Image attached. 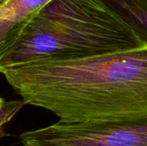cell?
<instances>
[{
    "mask_svg": "<svg viewBox=\"0 0 147 146\" xmlns=\"http://www.w3.org/2000/svg\"><path fill=\"white\" fill-rule=\"evenodd\" d=\"M25 104L65 122L147 118V45L68 60H41L2 71Z\"/></svg>",
    "mask_w": 147,
    "mask_h": 146,
    "instance_id": "6da1fadb",
    "label": "cell"
},
{
    "mask_svg": "<svg viewBox=\"0 0 147 146\" xmlns=\"http://www.w3.org/2000/svg\"><path fill=\"white\" fill-rule=\"evenodd\" d=\"M142 46L102 0H52L0 63V73L31 62L90 58Z\"/></svg>",
    "mask_w": 147,
    "mask_h": 146,
    "instance_id": "7a4b0ae2",
    "label": "cell"
},
{
    "mask_svg": "<svg viewBox=\"0 0 147 146\" xmlns=\"http://www.w3.org/2000/svg\"><path fill=\"white\" fill-rule=\"evenodd\" d=\"M22 146H147V118L58 122L20 135Z\"/></svg>",
    "mask_w": 147,
    "mask_h": 146,
    "instance_id": "3957f363",
    "label": "cell"
},
{
    "mask_svg": "<svg viewBox=\"0 0 147 146\" xmlns=\"http://www.w3.org/2000/svg\"><path fill=\"white\" fill-rule=\"evenodd\" d=\"M52 0H9L0 6V63L18 43L26 27Z\"/></svg>",
    "mask_w": 147,
    "mask_h": 146,
    "instance_id": "277c9868",
    "label": "cell"
},
{
    "mask_svg": "<svg viewBox=\"0 0 147 146\" xmlns=\"http://www.w3.org/2000/svg\"><path fill=\"white\" fill-rule=\"evenodd\" d=\"M137 36L147 45V0H102Z\"/></svg>",
    "mask_w": 147,
    "mask_h": 146,
    "instance_id": "5b68a950",
    "label": "cell"
},
{
    "mask_svg": "<svg viewBox=\"0 0 147 146\" xmlns=\"http://www.w3.org/2000/svg\"><path fill=\"white\" fill-rule=\"evenodd\" d=\"M23 101H3L0 104V138L5 136L3 126L9 122L24 106Z\"/></svg>",
    "mask_w": 147,
    "mask_h": 146,
    "instance_id": "8992f818",
    "label": "cell"
},
{
    "mask_svg": "<svg viewBox=\"0 0 147 146\" xmlns=\"http://www.w3.org/2000/svg\"><path fill=\"white\" fill-rule=\"evenodd\" d=\"M9 0H0V6L1 5H3V4H4L6 2H8Z\"/></svg>",
    "mask_w": 147,
    "mask_h": 146,
    "instance_id": "52a82bcc",
    "label": "cell"
},
{
    "mask_svg": "<svg viewBox=\"0 0 147 146\" xmlns=\"http://www.w3.org/2000/svg\"><path fill=\"white\" fill-rule=\"evenodd\" d=\"M3 101H4V100H3L2 97H0V104H1V103H3Z\"/></svg>",
    "mask_w": 147,
    "mask_h": 146,
    "instance_id": "ba28073f",
    "label": "cell"
}]
</instances>
